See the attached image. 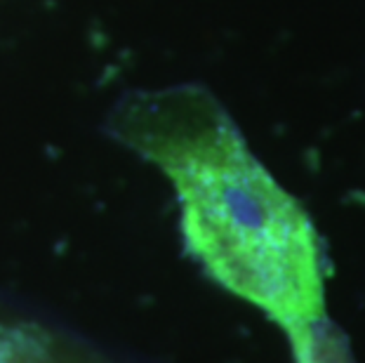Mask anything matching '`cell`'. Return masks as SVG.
<instances>
[{"instance_id": "obj_1", "label": "cell", "mask_w": 365, "mask_h": 363, "mask_svg": "<svg viewBox=\"0 0 365 363\" xmlns=\"http://www.w3.org/2000/svg\"><path fill=\"white\" fill-rule=\"evenodd\" d=\"M111 135L160 168L177 191L189 252L283 330L325 319L321 241L312 220L200 85L132 92Z\"/></svg>"}, {"instance_id": "obj_3", "label": "cell", "mask_w": 365, "mask_h": 363, "mask_svg": "<svg viewBox=\"0 0 365 363\" xmlns=\"http://www.w3.org/2000/svg\"><path fill=\"white\" fill-rule=\"evenodd\" d=\"M29 344H31V337L21 335V342H19V349H17V357H14V363H24L26 352H29ZM38 361H41V359H38Z\"/></svg>"}, {"instance_id": "obj_2", "label": "cell", "mask_w": 365, "mask_h": 363, "mask_svg": "<svg viewBox=\"0 0 365 363\" xmlns=\"http://www.w3.org/2000/svg\"><path fill=\"white\" fill-rule=\"evenodd\" d=\"M323 321L312 326H292L285 328L290 337L294 361L297 363H351L346 344L323 326Z\"/></svg>"}]
</instances>
